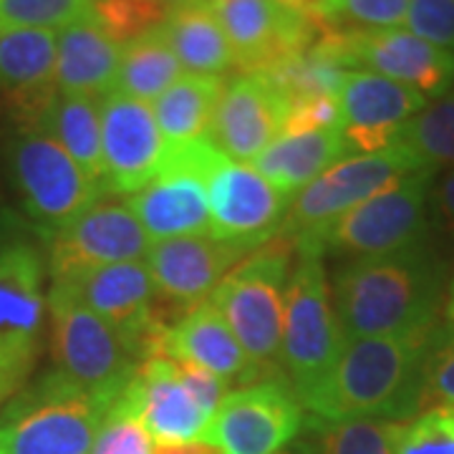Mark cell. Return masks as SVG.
<instances>
[{
    "mask_svg": "<svg viewBox=\"0 0 454 454\" xmlns=\"http://www.w3.org/2000/svg\"><path fill=\"white\" fill-rule=\"evenodd\" d=\"M447 262L432 240L376 258L343 260L333 273V309L346 340L404 336L437 324Z\"/></svg>",
    "mask_w": 454,
    "mask_h": 454,
    "instance_id": "cell-1",
    "label": "cell"
},
{
    "mask_svg": "<svg viewBox=\"0 0 454 454\" xmlns=\"http://www.w3.org/2000/svg\"><path fill=\"white\" fill-rule=\"evenodd\" d=\"M427 331L348 340L336 366L298 402L316 422H409L424 411Z\"/></svg>",
    "mask_w": 454,
    "mask_h": 454,
    "instance_id": "cell-2",
    "label": "cell"
},
{
    "mask_svg": "<svg viewBox=\"0 0 454 454\" xmlns=\"http://www.w3.org/2000/svg\"><path fill=\"white\" fill-rule=\"evenodd\" d=\"M49 268L31 225L0 207V409L31 379L46 340Z\"/></svg>",
    "mask_w": 454,
    "mask_h": 454,
    "instance_id": "cell-3",
    "label": "cell"
},
{
    "mask_svg": "<svg viewBox=\"0 0 454 454\" xmlns=\"http://www.w3.org/2000/svg\"><path fill=\"white\" fill-rule=\"evenodd\" d=\"M114 402L49 369L0 409V454H89Z\"/></svg>",
    "mask_w": 454,
    "mask_h": 454,
    "instance_id": "cell-4",
    "label": "cell"
},
{
    "mask_svg": "<svg viewBox=\"0 0 454 454\" xmlns=\"http://www.w3.org/2000/svg\"><path fill=\"white\" fill-rule=\"evenodd\" d=\"M295 258V243L276 235L235 265L210 295L262 379L280 373L286 295Z\"/></svg>",
    "mask_w": 454,
    "mask_h": 454,
    "instance_id": "cell-5",
    "label": "cell"
},
{
    "mask_svg": "<svg viewBox=\"0 0 454 454\" xmlns=\"http://www.w3.org/2000/svg\"><path fill=\"white\" fill-rule=\"evenodd\" d=\"M437 172L419 169L369 197L321 230L293 240L295 253L358 260L389 255L432 240L429 192Z\"/></svg>",
    "mask_w": 454,
    "mask_h": 454,
    "instance_id": "cell-6",
    "label": "cell"
},
{
    "mask_svg": "<svg viewBox=\"0 0 454 454\" xmlns=\"http://www.w3.org/2000/svg\"><path fill=\"white\" fill-rule=\"evenodd\" d=\"M3 160L18 205L41 243L106 197L46 131L16 129L3 145Z\"/></svg>",
    "mask_w": 454,
    "mask_h": 454,
    "instance_id": "cell-7",
    "label": "cell"
},
{
    "mask_svg": "<svg viewBox=\"0 0 454 454\" xmlns=\"http://www.w3.org/2000/svg\"><path fill=\"white\" fill-rule=\"evenodd\" d=\"M346 343L324 258L298 253L286 295L280 343V373L291 381L298 399L336 366Z\"/></svg>",
    "mask_w": 454,
    "mask_h": 454,
    "instance_id": "cell-8",
    "label": "cell"
},
{
    "mask_svg": "<svg viewBox=\"0 0 454 454\" xmlns=\"http://www.w3.org/2000/svg\"><path fill=\"white\" fill-rule=\"evenodd\" d=\"M49 351L61 376L112 399L127 389L142 364L119 331L53 286H49Z\"/></svg>",
    "mask_w": 454,
    "mask_h": 454,
    "instance_id": "cell-9",
    "label": "cell"
},
{
    "mask_svg": "<svg viewBox=\"0 0 454 454\" xmlns=\"http://www.w3.org/2000/svg\"><path fill=\"white\" fill-rule=\"evenodd\" d=\"M220 157L210 139L167 146L157 177L127 202L152 243L210 235L207 177Z\"/></svg>",
    "mask_w": 454,
    "mask_h": 454,
    "instance_id": "cell-10",
    "label": "cell"
},
{
    "mask_svg": "<svg viewBox=\"0 0 454 454\" xmlns=\"http://www.w3.org/2000/svg\"><path fill=\"white\" fill-rule=\"evenodd\" d=\"M318 49L333 56L343 68H366L399 82L427 98L444 97L454 86V56L404 28L343 31L324 20L316 38Z\"/></svg>",
    "mask_w": 454,
    "mask_h": 454,
    "instance_id": "cell-11",
    "label": "cell"
},
{
    "mask_svg": "<svg viewBox=\"0 0 454 454\" xmlns=\"http://www.w3.org/2000/svg\"><path fill=\"white\" fill-rule=\"evenodd\" d=\"M419 169H424L419 160L399 145L372 154H351L291 197L278 235L298 240L313 230H321L366 202L369 197L379 195L394 182Z\"/></svg>",
    "mask_w": 454,
    "mask_h": 454,
    "instance_id": "cell-12",
    "label": "cell"
},
{
    "mask_svg": "<svg viewBox=\"0 0 454 454\" xmlns=\"http://www.w3.org/2000/svg\"><path fill=\"white\" fill-rule=\"evenodd\" d=\"M303 424L291 381L276 373L227 391L200 439L223 454H276L301 434Z\"/></svg>",
    "mask_w": 454,
    "mask_h": 454,
    "instance_id": "cell-13",
    "label": "cell"
},
{
    "mask_svg": "<svg viewBox=\"0 0 454 454\" xmlns=\"http://www.w3.org/2000/svg\"><path fill=\"white\" fill-rule=\"evenodd\" d=\"M149 238L127 202L98 200L43 243L51 280L146 258Z\"/></svg>",
    "mask_w": 454,
    "mask_h": 454,
    "instance_id": "cell-14",
    "label": "cell"
},
{
    "mask_svg": "<svg viewBox=\"0 0 454 454\" xmlns=\"http://www.w3.org/2000/svg\"><path fill=\"white\" fill-rule=\"evenodd\" d=\"M53 288L76 298L83 309L97 313L101 321L119 331L137 348L139 358L152 356L157 339L154 325V280L145 260L116 262L79 276L51 280Z\"/></svg>",
    "mask_w": 454,
    "mask_h": 454,
    "instance_id": "cell-15",
    "label": "cell"
},
{
    "mask_svg": "<svg viewBox=\"0 0 454 454\" xmlns=\"http://www.w3.org/2000/svg\"><path fill=\"white\" fill-rule=\"evenodd\" d=\"M212 8L235 66L247 74H270L301 56L313 46L321 28V18L295 16L276 0H217Z\"/></svg>",
    "mask_w": 454,
    "mask_h": 454,
    "instance_id": "cell-16",
    "label": "cell"
},
{
    "mask_svg": "<svg viewBox=\"0 0 454 454\" xmlns=\"http://www.w3.org/2000/svg\"><path fill=\"white\" fill-rule=\"evenodd\" d=\"M101 109L104 195L131 197L145 190L162 167L167 145L149 104L109 91Z\"/></svg>",
    "mask_w": 454,
    "mask_h": 454,
    "instance_id": "cell-17",
    "label": "cell"
},
{
    "mask_svg": "<svg viewBox=\"0 0 454 454\" xmlns=\"http://www.w3.org/2000/svg\"><path fill=\"white\" fill-rule=\"evenodd\" d=\"M280 195L255 167L220 157L207 177L210 238L260 247L270 243L288 210Z\"/></svg>",
    "mask_w": 454,
    "mask_h": 454,
    "instance_id": "cell-18",
    "label": "cell"
},
{
    "mask_svg": "<svg viewBox=\"0 0 454 454\" xmlns=\"http://www.w3.org/2000/svg\"><path fill=\"white\" fill-rule=\"evenodd\" d=\"M340 134L351 154L396 146L406 124L427 106V97L372 71H348L339 89Z\"/></svg>",
    "mask_w": 454,
    "mask_h": 454,
    "instance_id": "cell-19",
    "label": "cell"
},
{
    "mask_svg": "<svg viewBox=\"0 0 454 454\" xmlns=\"http://www.w3.org/2000/svg\"><path fill=\"white\" fill-rule=\"evenodd\" d=\"M255 250L253 245L215 240L210 235L177 238L149 245L145 262L157 298L187 313L207 301L227 273Z\"/></svg>",
    "mask_w": 454,
    "mask_h": 454,
    "instance_id": "cell-20",
    "label": "cell"
},
{
    "mask_svg": "<svg viewBox=\"0 0 454 454\" xmlns=\"http://www.w3.org/2000/svg\"><path fill=\"white\" fill-rule=\"evenodd\" d=\"M288 101L268 74H238L225 83L210 142L235 162H255L283 131Z\"/></svg>",
    "mask_w": 454,
    "mask_h": 454,
    "instance_id": "cell-21",
    "label": "cell"
},
{
    "mask_svg": "<svg viewBox=\"0 0 454 454\" xmlns=\"http://www.w3.org/2000/svg\"><path fill=\"white\" fill-rule=\"evenodd\" d=\"M56 98V33H0V104L11 112L16 129H41Z\"/></svg>",
    "mask_w": 454,
    "mask_h": 454,
    "instance_id": "cell-22",
    "label": "cell"
},
{
    "mask_svg": "<svg viewBox=\"0 0 454 454\" xmlns=\"http://www.w3.org/2000/svg\"><path fill=\"white\" fill-rule=\"evenodd\" d=\"M152 356H167L200 366L217 376L225 387L235 389L262 379L210 298L187 310L172 328H167L154 343Z\"/></svg>",
    "mask_w": 454,
    "mask_h": 454,
    "instance_id": "cell-23",
    "label": "cell"
},
{
    "mask_svg": "<svg viewBox=\"0 0 454 454\" xmlns=\"http://www.w3.org/2000/svg\"><path fill=\"white\" fill-rule=\"evenodd\" d=\"M124 394L154 444H179L202 437L210 417L182 384L175 358L152 356L139 364Z\"/></svg>",
    "mask_w": 454,
    "mask_h": 454,
    "instance_id": "cell-24",
    "label": "cell"
},
{
    "mask_svg": "<svg viewBox=\"0 0 454 454\" xmlns=\"http://www.w3.org/2000/svg\"><path fill=\"white\" fill-rule=\"evenodd\" d=\"M121 64V46L101 31L94 18H82L56 35L59 94L104 98L114 91Z\"/></svg>",
    "mask_w": 454,
    "mask_h": 454,
    "instance_id": "cell-25",
    "label": "cell"
},
{
    "mask_svg": "<svg viewBox=\"0 0 454 454\" xmlns=\"http://www.w3.org/2000/svg\"><path fill=\"white\" fill-rule=\"evenodd\" d=\"M346 157H351V152L340 129L301 131L278 137L255 160V169L291 200Z\"/></svg>",
    "mask_w": 454,
    "mask_h": 454,
    "instance_id": "cell-26",
    "label": "cell"
},
{
    "mask_svg": "<svg viewBox=\"0 0 454 454\" xmlns=\"http://www.w3.org/2000/svg\"><path fill=\"white\" fill-rule=\"evenodd\" d=\"M162 35L182 68L202 76H223L235 68V56L212 5L187 3L169 11Z\"/></svg>",
    "mask_w": 454,
    "mask_h": 454,
    "instance_id": "cell-27",
    "label": "cell"
},
{
    "mask_svg": "<svg viewBox=\"0 0 454 454\" xmlns=\"http://www.w3.org/2000/svg\"><path fill=\"white\" fill-rule=\"evenodd\" d=\"M225 91L223 76L182 74L154 101V119L167 146H182L210 139L212 119Z\"/></svg>",
    "mask_w": 454,
    "mask_h": 454,
    "instance_id": "cell-28",
    "label": "cell"
},
{
    "mask_svg": "<svg viewBox=\"0 0 454 454\" xmlns=\"http://www.w3.org/2000/svg\"><path fill=\"white\" fill-rule=\"evenodd\" d=\"M41 131L53 137L64 152L91 179L104 187V157H101V109L91 97L59 94L46 114Z\"/></svg>",
    "mask_w": 454,
    "mask_h": 454,
    "instance_id": "cell-29",
    "label": "cell"
},
{
    "mask_svg": "<svg viewBox=\"0 0 454 454\" xmlns=\"http://www.w3.org/2000/svg\"><path fill=\"white\" fill-rule=\"evenodd\" d=\"M182 76V64L169 49L162 28L121 49L119 76L114 91L139 101H157Z\"/></svg>",
    "mask_w": 454,
    "mask_h": 454,
    "instance_id": "cell-30",
    "label": "cell"
},
{
    "mask_svg": "<svg viewBox=\"0 0 454 454\" xmlns=\"http://www.w3.org/2000/svg\"><path fill=\"white\" fill-rule=\"evenodd\" d=\"M399 146L409 149L424 169H452L454 167V86L444 97L434 98L417 114L402 134Z\"/></svg>",
    "mask_w": 454,
    "mask_h": 454,
    "instance_id": "cell-31",
    "label": "cell"
},
{
    "mask_svg": "<svg viewBox=\"0 0 454 454\" xmlns=\"http://www.w3.org/2000/svg\"><path fill=\"white\" fill-rule=\"evenodd\" d=\"M404 422L351 419L325 424L310 419L318 432V454H396V442Z\"/></svg>",
    "mask_w": 454,
    "mask_h": 454,
    "instance_id": "cell-32",
    "label": "cell"
},
{
    "mask_svg": "<svg viewBox=\"0 0 454 454\" xmlns=\"http://www.w3.org/2000/svg\"><path fill=\"white\" fill-rule=\"evenodd\" d=\"M169 11L162 0H91V18L121 49L160 31Z\"/></svg>",
    "mask_w": 454,
    "mask_h": 454,
    "instance_id": "cell-33",
    "label": "cell"
},
{
    "mask_svg": "<svg viewBox=\"0 0 454 454\" xmlns=\"http://www.w3.org/2000/svg\"><path fill=\"white\" fill-rule=\"evenodd\" d=\"M91 16V0H0V33L66 28Z\"/></svg>",
    "mask_w": 454,
    "mask_h": 454,
    "instance_id": "cell-34",
    "label": "cell"
},
{
    "mask_svg": "<svg viewBox=\"0 0 454 454\" xmlns=\"http://www.w3.org/2000/svg\"><path fill=\"white\" fill-rule=\"evenodd\" d=\"M424 409L454 406V321L434 324L424 348Z\"/></svg>",
    "mask_w": 454,
    "mask_h": 454,
    "instance_id": "cell-35",
    "label": "cell"
},
{
    "mask_svg": "<svg viewBox=\"0 0 454 454\" xmlns=\"http://www.w3.org/2000/svg\"><path fill=\"white\" fill-rule=\"evenodd\" d=\"M89 454H154V442L139 419L137 406L121 391L98 429Z\"/></svg>",
    "mask_w": 454,
    "mask_h": 454,
    "instance_id": "cell-36",
    "label": "cell"
},
{
    "mask_svg": "<svg viewBox=\"0 0 454 454\" xmlns=\"http://www.w3.org/2000/svg\"><path fill=\"white\" fill-rule=\"evenodd\" d=\"M396 454H454V406H429L402 424Z\"/></svg>",
    "mask_w": 454,
    "mask_h": 454,
    "instance_id": "cell-37",
    "label": "cell"
},
{
    "mask_svg": "<svg viewBox=\"0 0 454 454\" xmlns=\"http://www.w3.org/2000/svg\"><path fill=\"white\" fill-rule=\"evenodd\" d=\"M409 0H336L328 23L343 31H387L402 28Z\"/></svg>",
    "mask_w": 454,
    "mask_h": 454,
    "instance_id": "cell-38",
    "label": "cell"
},
{
    "mask_svg": "<svg viewBox=\"0 0 454 454\" xmlns=\"http://www.w3.org/2000/svg\"><path fill=\"white\" fill-rule=\"evenodd\" d=\"M404 26L454 56V0H409Z\"/></svg>",
    "mask_w": 454,
    "mask_h": 454,
    "instance_id": "cell-39",
    "label": "cell"
},
{
    "mask_svg": "<svg viewBox=\"0 0 454 454\" xmlns=\"http://www.w3.org/2000/svg\"><path fill=\"white\" fill-rule=\"evenodd\" d=\"M340 129V109L336 97H309L288 101L283 134H301V131Z\"/></svg>",
    "mask_w": 454,
    "mask_h": 454,
    "instance_id": "cell-40",
    "label": "cell"
},
{
    "mask_svg": "<svg viewBox=\"0 0 454 454\" xmlns=\"http://www.w3.org/2000/svg\"><path fill=\"white\" fill-rule=\"evenodd\" d=\"M175 364H177L182 384H184L187 391L195 396V402L200 404V409L212 419L215 411L223 404V399L227 396V387L217 379V376H212L210 372H205V369H200V366L184 364V361H175Z\"/></svg>",
    "mask_w": 454,
    "mask_h": 454,
    "instance_id": "cell-41",
    "label": "cell"
},
{
    "mask_svg": "<svg viewBox=\"0 0 454 454\" xmlns=\"http://www.w3.org/2000/svg\"><path fill=\"white\" fill-rule=\"evenodd\" d=\"M429 212H432V230L454 238V167L444 169L432 182Z\"/></svg>",
    "mask_w": 454,
    "mask_h": 454,
    "instance_id": "cell-42",
    "label": "cell"
},
{
    "mask_svg": "<svg viewBox=\"0 0 454 454\" xmlns=\"http://www.w3.org/2000/svg\"><path fill=\"white\" fill-rule=\"evenodd\" d=\"M278 5H283L286 11H291L295 16L303 18H328L331 8L336 0H276Z\"/></svg>",
    "mask_w": 454,
    "mask_h": 454,
    "instance_id": "cell-43",
    "label": "cell"
},
{
    "mask_svg": "<svg viewBox=\"0 0 454 454\" xmlns=\"http://www.w3.org/2000/svg\"><path fill=\"white\" fill-rule=\"evenodd\" d=\"M154 454H223L205 439L179 442V444H154Z\"/></svg>",
    "mask_w": 454,
    "mask_h": 454,
    "instance_id": "cell-44",
    "label": "cell"
},
{
    "mask_svg": "<svg viewBox=\"0 0 454 454\" xmlns=\"http://www.w3.org/2000/svg\"><path fill=\"white\" fill-rule=\"evenodd\" d=\"M444 313H447V321H454V278L450 283V291H447V303H444Z\"/></svg>",
    "mask_w": 454,
    "mask_h": 454,
    "instance_id": "cell-45",
    "label": "cell"
},
{
    "mask_svg": "<svg viewBox=\"0 0 454 454\" xmlns=\"http://www.w3.org/2000/svg\"><path fill=\"white\" fill-rule=\"evenodd\" d=\"M276 454H313V450H310V444H295V447H286Z\"/></svg>",
    "mask_w": 454,
    "mask_h": 454,
    "instance_id": "cell-46",
    "label": "cell"
},
{
    "mask_svg": "<svg viewBox=\"0 0 454 454\" xmlns=\"http://www.w3.org/2000/svg\"><path fill=\"white\" fill-rule=\"evenodd\" d=\"M167 5H172V8H177V5H187V3H195V0H162Z\"/></svg>",
    "mask_w": 454,
    "mask_h": 454,
    "instance_id": "cell-47",
    "label": "cell"
},
{
    "mask_svg": "<svg viewBox=\"0 0 454 454\" xmlns=\"http://www.w3.org/2000/svg\"><path fill=\"white\" fill-rule=\"evenodd\" d=\"M197 3H205V5H215L217 0H197Z\"/></svg>",
    "mask_w": 454,
    "mask_h": 454,
    "instance_id": "cell-48",
    "label": "cell"
},
{
    "mask_svg": "<svg viewBox=\"0 0 454 454\" xmlns=\"http://www.w3.org/2000/svg\"><path fill=\"white\" fill-rule=\"evenodd\" d=\"M0 112H3V104H0Z\"/></svg>",
    "mask_w": 454,
    "mask_h": 454,
    "instance_id": "cell-49",
    "label": "cell"
}]
</instances>
